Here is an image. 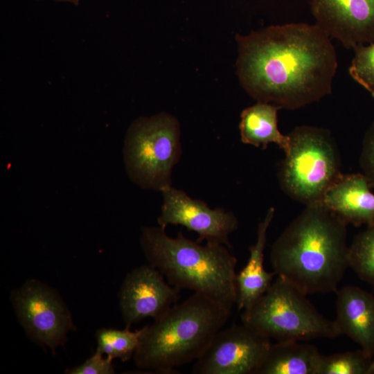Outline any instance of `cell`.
<instances>
[{
  "mask_svg": "<svg viewBox=\"0 0 374 374\" xmlns=\"http://www.w3.org/2000/svg\"><path fill=\"white\" fill-rule=\"evenodd\" d=\"M278 107L271 103L258 102L244 109L240 115L239 125L242 143L266 149L269 143H275L287 152L290 137L283 134L278 127Z\"/></svg>",
  "mask_w": 374,
  "mask_h": 374,
  "instance_id": "e0dca14e",
  "label": "cell"
},
{
  "mask_svg": "<svg viewBox=\"0 0 374 374\" xmlns=\"http://www.w3.org/2000/svg\"><path fill=\"white\" fill-rule=\"evenodd\" d=\"M231 312L211 299L194 292L140 330L133 356L135 364L157 373H176V368L202 355Z\"/></svg>",
  "mask_w": 374,
  "mask_h": 374,
  "instance_id": "277c9868",
  "label": "cell"
},
{
  "mask_svg": "<svg viewBox=\"0 0 374 374\" xmlns=\"http://www.w3.org/2000/svg\"><path fill=\"white\" fill-rule=\"evenodd\" d=\"M53 1H64V2H70V3H73L74 5H78L80 0H53Z\"/></svg>",
  "mask_w": 374,
  "mask_h": 374,
  "instance_id": "cb8c5ba5",
  "label": "cell"
},
{
  "mask_svg": "<svg viewBox=\"0 0 374 374\" xmlns=\"http://www.w3.org/2000/svg\"><path fill=\"white\" fill-rule=\"evenodd\" d=\"M368 374H374V357L372 360V363L368 370Z\"/></svg>",
  "mask_w": 374,
  "mask_h": 374,
  "instance_id": "d4e9b609",
  "label": "cell"
},
{
  "mask_svg": "<svg viewBox=\"0 0 374 374\" xmlns=\"http://www.w3.org/2000/svg\"><path fill=\"white\" fill-rule=\"evenodd\" d=\"M140 244L148 264L179 289L203 294L231 310L237 301V258L224 244H200L160 226L142 229Z\"/></svg>",
  "mask_w": 374,
  "mask_h": 374,
  "instance_id": "3957f363",
  "label": "cell"
},
{
  "mask_svg": "<svg viewBox=\"0 0 374 374\" xmlns=\"http://www.w3.org/2000/svg\"><path fill=\"white\" fill-rule=\"evenodd\" d=\"M322 355L300 341L271 344L256 374H317Z\"/></svg>",
  "mask_w": 374,
  "mask_h": 374,
  "instance_id": "2e32d148",
  "label": "cell"
},
{
  "mask_svg": "<svg viewBox=\"0 0 374 374\" xmlns=\"http://www.w3.org/2000/svg\"><path fill=\"white\" fill-rule=\"evenodd\" d=\"M346 226L321 203L305 206L271 247L274 272L305 295L335 293L349 267Z\"/></svg>",
  "mask_w": 374,
  "mask_h": 374,
  "instance_id": "7a4b0ae2",
  "label": "cell"
},
{
  "mask_svg": "<svg viewBox=\"0 0 374 374\" xmlns=\"http://www.w3.org/2000/svg\"><path fill=\"white\" fill-rule=\"evenodd\" d=\"M242 322L277 342L335 338V321L325 318L293 285L277 277L266 292L242 311Z\"/></svg>",
  "mask_w": 374,
  "mask_h": 374,
  "instance_id": "8992f818",
  "label": "cell"
},
{
  "mask_svg": "<svg viewBox=\"0 0 374 374\" xmlns=\"http://www.w3.org/2000/svg\"><path fill=\"white\" fill-rule=\"evenodd\" d=\"M354 57L348 69L352 78L371 92L374 89V42L353 48Z\"/></svg>",
  "mask_w": 374,
  "mask_h": 374,
  "instance_id": "44dd1931",
  "label": "cell"
},
{
  "mask_svg": "<svg viewBox=\"0 0 374 374\" xmlns=\"http://www.w3.org/2000/svg\"><path fill=\"white\" fill-rule=\"evenodd\" d=\"M123 156L130 179L141 188L161 191L170 186L181 156L178 120L167 113L137 118L126 133Z\"/></svg>",
  "mask_w": 374,
  "mask_h": 374,
  "instance_id": "52a82bcc",
  "label": "cell"
},
{
  "mask_svg": "<svg viewBox=\"0 0 374 374\" xmlns=\"http://www.w3.org/2000/svg\"><path fill=\"white\" fill-rule=\"evenodd\" d=\"M319 26L346 48L374 42V0H312Z\"/></svg>",
  "mask_w": 374,
  "mask_h": 374,
  "instance_id": "7c38bea8",
  "label": "cell"
},
{
  "mask_svg": "<svg viewBox=\"0 0 374 374\" xmlns=\"http://www.w3.org/2000/svg\"><path fill=\"white\" fill-rule=\"evenodd\" d=\"M10 300L20 324L36 344L52 353L63 346L75 330L71 313L59 294L35 279L27 280L12 292Z\"/></svg>",
  "mask_w": 374,
  "mask_h": 374,
  "instance_id": "ba28073f",
  "label": "cell"
},
{
  "mask_svg": "<svg viewBox=\"0 0 374 374\" xmlns=\"http://www.w3.org/2000/svg\"><path fill=\"white\" fill-rule=\"evenodd\" d=\"M140 330L101 328L97 330L96 351L113 360L119 358L123 362L129 360L136 350L140 337Z\"/></svg>",
  "mask_w": 374,
  "mask_h": 374,
  "instance_id": "ac0fdd59",
  "label": "cell"
},
{
  "mask_svg": "<svg viewBox=\"0 0 374 374\" xmlns=\"http://www.w3.org/2000/svg\"><path fill=\"white\" fill-rule=\"evenodd\" d=\"M336 318L341 335L374 357V295L357 286L346 285L335 292Z\"/></svg>",
  "mask_w": 374,
  "mask_h": 374,
  "instance_id": "4fadbf2b",
  "label": "cell"
},
{
  "mask_svg": "<svg viewBox=\"0 0 374 374\" xmlns=\"http://www.w3.org/2000/svg\"><path fill=\"white\" fill-rule=\"evenodd\" d=\"M96 350L95 353L84 362L77 366L67 368L65 373L68 374H112L114 367L112 359Z\"/></svg>",
  "mask_w": 374,
  "mask_h": 374,
  "instance_id": "603a6c76",
  "label": "cell"
},
{
  "mask_svg": "<svg viewBox=\"0 0 374 374\" xmlns=\"http://www.w3.org/2000/svg\"><path fill=\"white\" fill-rule=\"evenodd\" d=\"M163 203L157 218L159 226L181 225L198 234L197 242L231 247L229 235L238 227L235 215L223 208H211L206 202L194 199L184 190L168 186L161 191Z\"/></svg>",
  "mask_w": 374,
  "mask_h": 374,
  "instance_id": "30bf717a",
  "label": "cell"
},
{
  "mask_svg": "<svg viewBox=\"0 0 374 374\" xmlns=\"http://www.w3.org/2000/svg\"><path fill=\"white\" fill-rule=\"evenodd\" d=\"M275 209L270 207L258 225L256 242L249 247V257L244 268L236 274L238 310L251 308L269 289L275 273L268 272L264 267V251L267 230L274 218Z\"/></svg>",
  "mask_w": 374,
  "mask_h": 374,
  "instance_id": "9a60e30c",
  "label": "cell"
},
{
  "mask_svg": "<svg viewBox=\"0 0 374 374\" xmlns=\"http://www.w3.org/2000/svg\"><path fill=\"white\" fill-rule=\"evenodd\" d=\"M372 360L362 349L322 355L317 374H368Z\"/></svg>",
  "mask_w": 374,
  "mask_h": 374,
  "instance_id": "ffe728a7",
  "label": "cell"
},
{
  "mask_svg": "<svg viewBox=\"0 0 374 374\" xmlns=\"http://www.w3.org/2000/svg\"><path fill=\"white\" fill-rule=\"evenodd\" d=\"M180 290L172 286L150 264L127 273L119 292V307L126 328L145 318L155 319L177 303Z\"/></svg>",
  "mask_w": 374,
  "mask_h": 374,
  "instance_id": "8fae6325",
  "label": "cell"
},
{
  "mask_svg": "<svg viewBox=\"0 0 374 374\" xmlns=\"http://www.w3.org/2000/svg\"><path fill=\"white\" fill-rule=\"evenodd\" d=\"M270 339L242 322L220 329L195 361L194 374H256Z\"/></svg>",
  "mask_w": 374,
  "mask_h": 374,
  "instance_id": "9c48e42d",
  "label": "cell"
},
{
  "mask_svg": "<svg viewBox=\"0 0 374 374\" xmlns=\"http://www.w3.org/2000/svg\"><path fill=\"white\" fill-rule=\"evenodd\" d=\"M348 265L361 280L374 285V224L353 238L348 249Z\"/></svg>",
  "mask_w": 374,
  "mask_h": 374,
  "instance_id": "d6986e66",
  "label": "cell"
},
{
  "mask_svg": "<svg viewBox=\"0 0 374 374\" xmlns=\"http://www.w3.org/2000/svg\"><path fill=\"white\" fill-rule=\"evenodd\" d=\"M236 40L240 82L258 102L292 110L331 93L337 53L317 24L273 25Z\"/></svg>",
  "mask_w": 374,
  "mask_h": 374,
  "instance_id": "6da1fadb",
  "label": "cell"
},
{
  "mask_svg": "<svg viewBox=\"0 0 374 374\" xmlns=\"http://www.w3.org/2000/svg\"><path fill=\"white\" fill-rule=\"evenodd\" d=\"M370 93L371 94L372 97L374 98V89L372 90Z\"/></svg>",
  "mask_w": 374,
  "mask_h": 374,
  "instance_id": "484cf974",
  "label": "cell"
},
{
  "mask_svg": "<svg viewBox=\"0 0 374 374\" xmlns=\"http://www.w3.org/2000/svg\"><path fill=\"white\" fill-rule=\"evenodd\" d=\"M362 173L343 174L326 191L321 204L347 224H374V193Z\"/></svg>",
  "mask_w": 374,
  "mask_h": 374,
  "instance_id": "5bb4252c",
  "label": "cell"
},
{
  "mask_svg": "<svg viewBox=\"0 0 374 374\" xmlns=\"http://www.w3.org/2000/svg\"><path fill=\"white\" fill-rule=\"evenodd\" d=\"M288 136L278 172L280 188L305 206L319 204L344 174L337 144L329 130L314 126H298Z\"/></svg>",
  "mask_w": 374,
  "mask_h": 374,
  "instance_id": "5b68a950",
  "label": "cell"
},
{
  "mask_svg": "<svg viewBox=\"0 0 374 374\" xmlns=\"http://www.w3.org/2000/svg\"><path fill=\"white\" fill-rule=\"evenodd\" d=\"M359 166L362 173L367 178L372 188H374V121L366 130L359 156Z\"/></svg>",
  "mask_w": 374,
  "mask_h": 374,
  "instance_id": "7402d4cb",
  "label": "cell"
}]
</instances>
